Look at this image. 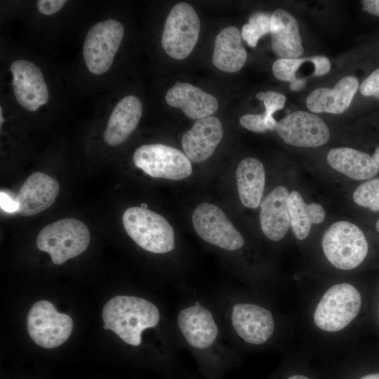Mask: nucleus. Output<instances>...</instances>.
Listing matches in <instances>:
<instances>
[{
  "label": "nucleus",
  "mask_w": 379,
  "mask_h": 379,
  "mask_svg": "<svg viewBox=\"0 0 379 379\" xmlns=\"http://www.w3.org/2000/svg\"><path fill=\"white\" fill-rule=\"evenodd\" d=\"M90 239L87 226L79 220L68 218L43 227L36 237V246L48 253L54 264L62 265L84 253Z\"/></svg>",
  "instance_id": "nucleus-2"
},
{
  "label": "nucleus",
  "mask_w": 379,
  "mask_h": 379,
  "mask_svg": "<svg viewBox=\"0 0 379 379\" xmlns=\"http://www.w3.org/2000/svg\"><path fill=\"white\" fill-rule=\"evenodd\" d=\"M359 89L362 95L373 96L379 99V68L364 80Z\"/></svg>",
  "instance_id": "nucleus-31"
},
{
  "label": "nucleus",
  "mask_w": 379,
  "mask_h": 379,
  "mask_svg": "<svg viewBox=\"0 0 379 379\" xmlns=\"http://www.w3.org/2000/svg\"><path fill=\"white\" fill-rule=\"evenodd\" d=\"M309 61L314 65V75L316 77L326 74L331 69V62L325 56L317 55L309 58Z\"/></svg>",
  "instance_id": "nucleus-33"
},
{
  "label": "nucleus",
  "mask_w": 379,
  "mask_h": 379,
  "mask_svg": "<svg viewBox=\"0 0 379 379\" xmlns=\"http://www.w3.org/2000/svg\"><path fill=\"white\" fill-rule=\"evenodd\" d=\"M360 379H379V373L368 374L361 377Z\"/></svg>",
  "instance_id": "nucleus-37"
},
{
  "label": "nucleus",
  "mask_w": 379,
  "mask_h": 379,
  "mask_svg": "<svg viewBox=\"0 0 379 379\" xmlns=\"http://www.w3.org/2000/svg\"><path fill=\"white\" fill-rule=\"evenodd\" d=\"M321 245L327 260L336 268L349 270L359 266L368 250L363 232L348 221L332 224L324 232Z\"/></svg>",
  "instance_id": "nucleus-4"
},
{
  "label": "nucleus",
  "mask_w": 379,
  "mask_h": 379,
  "mask_svg": "<svg viewBox=\"0 0 379 379\" xmlns=\"http://www.w3.org/2000/svg\"><path fill=\"white\" fill-rule=\"evenodd\" d=\"M236 178L242 204L247 208H257L260 204L265 183L262 164L255 158L243 159L237 167Z\"/></svg>",
  "instance_id": "nucleus-24"
},
{
  "label": "nucleus",
  "mask_w": 379,
  "mask_h": 379,
  "mask_svg": "<svg viewBox=\"0 0 379 379\" xmlns=\"http://www.w3.org/2000/svg\"><path fill=\"white\" fill-rule=\"evenodd\" d=\"M373 158L379 168V146L375 149Z\"/></svg>",
  "instance_id": "nucleus-38"
},
{
  "label": "nucleus",
  "mask_w": 379,
  "mask_h": 379,
  "mask_svg": "<svg viewBox=\"0 0 379 379\" xmlns=\"http://www.w3.org/2000/svg\"><path fill=\"white\" fill-rule=\"evenodd\" d=\"M363 10L373 15L379 16V0L361 1Z\"/></svg>",
  "instance_id": "nucleus-35"
},
{
  "label": "nucleus",
  "mask_w": 379,
  "mask_h": 379,
  "mask_svg": "<svg viewBox=\"0 0 379 379\" xmlns=\"http://www.w3.org/2000/svg\"><path fill=\"white\" fill-rule=\"evenodd\" d=\"M0 205L1 208L7 213H17L19 208L17 201L2 191L0 193Z\"/></svg>",
  "instance_id": "nucleus-34"
},
{
  "label": "nucleus",
  "mask_w": 379,
  "mask_h": 379,
  "mask_svg": "<svg viewBox=\"0 0 379 379\" xmlns=\"http://www.w3.org/2000/svg\"><path fill=\"white\" fill-rule=\"evenodd\" d=\"M103 328L115 333L133 346L141 343V333L155 327L160 319L158 308L151 302L135 296L117 295L103 307Z\"/></svg>",
  "instance_id": "nucleus-1"
},
{
  "label": "nucleus",
  "mask_w": 379,
  "mask_h": 379,
  "mask_svg": "<svg viewBox=\"0 0 379 379\" xmlns=\"http://www.w3.org/2000/svg\"><path fill=\"white\" fill-rule=\"evenodd\" d=\"M223 135L221 121L214 116L197 120L181 140L185 154L190 161L200 163L214 152Z\"/></svg>",
  "instance_id": "nucleus-15"
},
{
  "label": "nucleus",
  "mask_w": 379,
  "mask_h": 379,
  "mask_svg": "<svg viewBox=\"0 0 379 379\" xmlns=\"http://www.w3.org/2000/svg\"><path fill=\"white\" fill-rule=\"evenodd\" d=\"M305 83L306 80L305 79L297 78L295 80L290 83V88L293 91H298L305 86Z\"/></svg>",
  "instance_id": "nucleus-36"
},
{
  "label": "nucleus",
  "mask_w": 379,
  "mask_h": 379,
  "mask_svg": "<svg viewBox=\"0 0 379 379\" xmlns=\"http://www.w3.org/2000/svg\"><path fill=\"white\" fill-rule=\"evenodd\" d=\"M287 379H309V378L302 375H294L290 376Z\"/></svg>",
  "instance_id": "nucleus-39"
},
{
  "label": "nucleus",
  "mask_w": 379,
  "mask_h": 379,
  "mask_svg": "<svg viewBox=\"0 0 379 379\" xmlns=\"http://www.w3.org/2000/svg\"><path fill=\"white\" fill-rule=\"evenodd\" d=\"M73 328L72 318L57 311L48 300H39L30 308L27 315L29 336L38 345L55 348L65 343Z\"/></svg>",
  "instance_id": "nucleus-8"
},
{
  "label": "nucleus",
  "mask_w": 379,
  "mask_h": 379,
  "mask_svg": "<svg viewBox=\"0 0 379 379\" xmlns=\"http://www.w3.org/2000/svg\"><path fill=\"white\" fill-rule=\"evenodd\" d=\"M271 15L266 13L258 12L253 14L241 29V38L248 46L255 48L262 36L270 33Z\"/></svg>",
  "instance_id": "nucleus-26"
},
{
  "label": "nucleus",
  "mask_w": 379,
  "mask_h": 379,
  "mask_svg": "<svg viewBox=\"0 0 379 379\" xmlns=\"http://www.w3.org/2000/svg\"><path fill=\"white\" fill-rule=\"evenodd\" d=\"M231 319L237 335L250 344L261 345L265 343L274 331V321L271 312L258 305H234Z\"/></svg>",
  "instance_id": "nucleus-13"
},
{
  "label": "nucleus",
  "mask_w": 379,
  "mask_h": 379,
  "mask_svg": "<svg viewBox=\"0 0 379 379\" xmlns=\"http://www.w3.org/2000/svg\"><path fill=\"white\" fill-rule=\"evenodd\" d=\"M276 131L287 144L300 147H316L324 145L330 138L325 122L317 115L295 111L277 122Z\"/></svg>",
  "instance_id": "nucleus-11"
},
{
  "label": "nucleus",
  "mask_w": 379,
  "mask_h": 379,
  "mask_svg": "<svg viewBox=\"0 0 379 379\" xmlns=\"http://www.w3.org/2000/svg\"><path fill=\"white\" fill-rule=\"evenodd\" d=\"M327 161L335 171L355 180L370 179L379 171L373 157L350 147L331 149Z\"/></svg>",
  "instance_id": "nucleus-23"
},
{
  "label": "nucleus",
  "mask_w": 379,
  "mask_h": 379,
  "mask_svg": "<svg viewBox=\"0 0 379 379\" xmlns=\"http://www.w3.org/2000/svg\"><path fill=\"white\" fill-rule=\"evenodd\" d=\"M65 3V0H39L36 6L41 13L51 15L59 11Z\"/></svg>",
  "instance_id": "nucleus-32"
},
{
  "label": "nucleus",
  "mask_w": 379,
  "mask_h": 379,
  "mask_svg": "<svg viewBox=\"0 0 379 379\" xmlns=\"http://www.w3.org/2000/svg\"><path fill=\"white\" fill-rule=\"evenodd\" d=\"M124 34V25L116 20H107L93 25L83 46V56L88 69L102 74L111 67Z\"/></svg>",
  "instance_id": "nucleus-7"
},
{
  "label": "nucleus",
  "mask_w": 379,
  "mask_h": 379,
  "mask_svg": "<svg viewBox=\"0 0 379 379\" xmlns=\"http://www.w3.org/2000/svg\"><path fill=\"white\" fill-rule=\"evenodd\" d=\"M0 118H1L0 123H1V126L2 123L4 122V118H3V115H2V107H0Z\"/></svg>",
  "instance_id": "nucleus-40"
},
{
  "label": "nucleus",
  "mask_w": 379,
  "mask_h": 379,
  "mask_svg": "<svg viewBox=\"0 0 379 379\" xmlns=\"http://www.w3.org/2000/svg\"><path fill=\"white\" fill-rule=\"evenodd\" d=\"M200 31V21L194 8L180 2L171 10L164 25L161 45L172 58L182 60L195 46Z\"/></svg>",
  "instance_id": "nucleus-6"
},
{
  "label": "nucleus",
  "mask_w": 379,
  "mask_h": 379,
  "mask_svg": "<svg viewBox=\"0 0 379 379\" xmlns=\"http://www.w3.org/2000/svg\"><path fill=\"white\" fill-rule=\"evenodd\" d=\"M256 97L258 100L263 101L265 112H264L266 118V124L268 130L273 131L276 129L277 122L273 117V114L281 109L284 107L286 102V97L284 95L269 91L267 92L260 91L256 94Z\"/></svg>",
  "instance_id": "nucleus-28"
},
{
  "label": "nucleus",
  "mask_w": 379,
  "mask_h": 379,
  "mask_svg": "<svg viewBox=\"0 0 379 379\" xmlns=\"http://www.w3.org/2000/svg\"><path fill=\"white\" fill-rule=\"evenodd\" d=\"M133 160L136 167L154 178L179 180L190 176L192 164L179 149L163 144L144 145L137 148Z\"/></svg>",
  "instance_id": "nucleus-9"
},
{
  "label": "nucleus",
  "mask_w": 379,
  "mask_h": 379,
  "mask_svg": "<svg viewBox=\"0 0 379 379\" xmlns=\"http://www.w3.org/2000/svg\"><path fill=\"white\" fill-rule=\"evenodd\" d=\"M271 41L274 52L280 58H298L303 53L302 39L296 19L279 8L271 15Z\"/></svg>",
  "instance_id": "nucleus-20"
},
{
  "label": "nucleus",
  "mask_w": 379,
  "mask_h": 379,
  "mask_svg": "<svg viewBox=\"0 0 379 379\" xmlns=\"http://www.w3.org/2000/svg\"><path fill=\"white\" fill-rule=\"evenodd\" d=\"M247 60V53L241 44V35L237 27L228 26L215 39L213 64L226 72L240 70Z\"/></svg>",
  "instance_id": "nucleus-22"
},
{
  "label": "nucleus",
  "mask_w": 379,
  "mask_h": 379,
  "mask_svg": "<svg viewBox=\"0 0 379 379\" xmlns=\"http://www.w3.org/2000/svg\"><path fill=\"white\" fill-rule=\"evenodd\" d=\"M192 225L205 241L228 251L241 248L244 240L223 211L217 206L202 203L192 214Z\"/></svg>",
  "instance_id": "nucleus-10"
},
{
  "label": "nucleus",
  "mask_w": 379,
  "mask_h": 379,
  "mask_svg": "<svg viewBox=\"0 0 379 379\" xmlns=\"http://www.w3.org/2000/svg\"><path fill=\"white\" fill-rule=\"evenodd\" d=\"M352 197L357 204L373 211H379V178L370 179L359 185Z\"/></svg>",
  "instance_id": "nucleus-27"
},
{
  "label": "nucleus",
  "mask_w": 379,
  "mask_h": 379,
  "mask_svg": "<svg viewBox=\"0 0 379 379\" xmlns=\"http://www.w3.org/2000/svg\"><path fill=\"white\" fill-rule=\"evenodd\" d=\"M239 122L243 127L253 132L263 133L268 130L265 113L244 114Z\"/></svg>",
  "instance_id": "nucleus-30"
},
{
  "label": "nucleus",
  "mask_w": 379,
  "mask_h": 379,
  "mask_svg": "<svg viewBox=\"0 0 379 379\" xmlns=\"http://www.w3.org/2000/svg\"><path fill=\"white\" fill-rule=\"evenodd\" d=\"M142 113L140 100L134 95L122 98L114 107L108 119L103 138L110 146L123 143L133 132Z\"/></svg>",
  "instance_id": "nucleus-21"
},
{
  "label": "nucleus",
  "mask_w": 379,
  "mask_h": 379,
  "mask_svg": "<svg viewBox=\"0 0 379 379\" xmlns=\"http://www.w3.org/2000/svg\"><path fill=\"white\" fill-rule=\"evenodd\" d=\"M358 88L355 77H345L333 88H319L312 91L306 100L307 107L314 113L341 114L350 106Z\"/></svg>",
  "instance_id": "nucleus-19"
},
{
  "label": "nucleus",
  "mask_w": 379,
  "mask_h": 379,
  "mask_svg": "<svg viewBox=\"0 0 379 379\" xmlns=\"http://www.w3.org/2000/svg\"><path fill=\"white\" fill-rule=\"evenodd\" d=\"M141 207L143 208H147V205L145 204H142Z\"/></svg>",
  "instance_id": "nucleus-42"
},
{
  "label": "nucleus",
  "mask_w": 379,
  "mask_h": 379,
  "mask_svg": "<svg viewBox=\"0 0 379 379\" xmlns=\"http://www.w3.org/2000/svg\"><path fill=\"white\" fill-rule=\"evenodd\" d=\"M361 296L352 284L331 286L323 295L314 312V322L321 330L335 332L345 328L359 314Z\"/></svg>",
  "instance_id": "nucleus-5"
},
{
  "label": "nucleus",
  "mask_w": 379,
  "mask_h": 379,
  "mask_svg": "<svg viewBox=\"0 0 379 379\" xmlns=\"http://www.w3.org/2000/svg\"><path fill=\"white\" fill-rule=\"evenodd\" d=\"M375 227H376L377 231L379 232V219L376 222Z\"/></svg>",
  "instance_id": "nucleus-41"
},
{
  "label": "nucleus",
  "mask_w": 379,
  "mask_h": 379,
  "mask_svg": "<svg viewBox=\"0 0 379 379\" xmlns=\"http://www.w3.org/2000/svg\"><path fill=\"white\" fill-rule=\"evenodd\" d=\"M378 312H379V310H378Z\"/></svg>",
  "instance_id": "nucleus-43"
},
{
  "label": "nucleus",
  "mask_w": 379,
  "mask_h": 379,
  "mask_svg": "<svg viewBox=\"0 0 379 379\" xmlns=\"http://www.w3.org/2000/svg\"><path fill=\"white\" fill-rule=\"evenodd\" d=\"M288 206L291 226L299 240L309 235L312 224L321 223L325 219L324 208L317 203L306 204L297 191L289 193Z\"/></svg>",
  "instance_id": "nucleus-25"
},
{
  "label": "nucleus",
  "mask_w": 379,
  "mask_h": 379,
  "mask_svg": "<svg viewBox=\"0 0 379 379\" xmlns=\"http://www.w3.org/2000/svg\"><path fill=\"white\" fill-rule=\"evenodd\" d=\"M59 190V183L54 178L41 172L33 173L15 198L19 206L17 213L30 216L47 209L54 203Z\"/></svg>",
  "instance_id": "nucleus-14"
},
{
  "label": "nucleus",
  "mask_w": 379,
  "mask_h": 379,
  "mask_svg": "<svg viewBox=\"0 0 379 379\" xmlns=\"http://www.w3.org/2000/svg\"><path fill=\"white\" fill-rule=\"evenodd\" d=\"M177 321L184 338L193 347L207 348L217 338L218 328L213 314L197 301L182 310Z\"/></svg>",
  "instance_id": "nucleus-16"
},
{
  "label": "nucleus",
  "mask_w": 379,
  "mask_h": 379,
  "mask_svg": "<svg viewBox=\"0 0 379 379\" xmlns=\"http://www.w3.org/2000/svg\"><path fill=\"white\" fill-rule=\"evenodd\" d=\"M122 222L129 237L145 251L165 253L175 247L173 227L164 217L151 210L128 208L123 214Z\"/></svg>",
  "instance_id": "nucleus-3"
},
{
  "label": "nucleus",
  "mask_w": 379,
  "mask_h": 379,
  "mask_svg": "<svg viewBox=\"0 0 379 379\" xmlns=\"http://www.w3.org/2000/svg\"><path fill=\"white\" fill-rule=\"evenodd\" d=\"M166 103L180 109L192 119L212 116L218 109L217 99L189 83L177 81L166 93Z\"/></svg>",
  "instance_id": "nucleus-17"
},
{
  "label": "nucleus",
  "mask_w": 379,
  "mask_h": 379,
  "mask_svg": "<svg viewBox=\"0 0 379 379\" xmlns=\"http://www.w3.org/2000/svg\"><path fill=\"white\" fill-rule=\"evenodd\" d=\"M305 61H309V58H279L272 65L273 74L279 80L291 83L297 79L295 73L302 63Z\"/></svg>",
  "instance_id": "nucleus-29"
},
{
  "label": "nucleus",
  "mask_w": 379,
  "mask_h": 379,
  "mask_svg": "<svg viewBox=\"0 0 379 379\" xmlns=\"http://www.w3.org/2000/svg\"><path fill=\"white\" fill-rule=\"evenodd\" d=\"M10 70L16 100L24 109L34 112L49 99L47 85L40 68L33 62L20 59L13 61Z\"/></svg>",
  "instance_id": "nucleus-12"
},
{
  "label": "nucleus",
  "mask_w": 379,
  "mask_h": 379,
  "mask_svg": "<svg viewBox=\"0 0 379 379\" xmlns=\"http://www.w3.org/2000/svg\"><path fill=\"white\" fill-rule=\"evenodd\" d=\"M288 196L289 192L285 187L278 186L273 189L260 204L261 228L270 240H281L290 227Z\"/></svg>",
  "instance_id": "nucleus-18"
}]
</instances>
